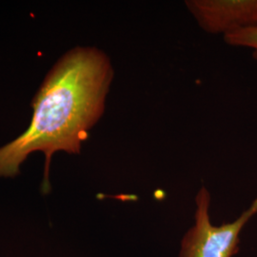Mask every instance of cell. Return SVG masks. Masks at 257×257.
I'll return each instance as SVG.
<instances>
[{
	"mask_svg": "<svg viewBox=\"0 0 257 257\" xmlns=\"http://www.w3.org/2000/svg\"><path fill=\"white\" fill-rule=\"evenodd\" d=\"M113 78L109 56L93 47H76L67 52L48 73L32 106V122L21 136L0 148V176L14 177L34 152L45 157L44 194L53 155L64 151L80 154L83 142L105 110Z\"/></svg>",
	"mask_w": 257,
	"mask_h": 257,
	"instance_id": "6da1fadb",
	"label": "cell"
},
{
	"mask_svg": "<svg viewBox=\"0 0 257 257\" xmlns=\"http://www.w3.org/2000/svg\"><path fill=\"white\" fill-rule=\"evenodd\" d=\"M194 225L184 234L179 257H232L239 251L241 231L257 214V197L235 220L212 225L211 193L202 187L195 197Z\"/></svg>",
	"mask_w": 257,
	"mask_h": 257,
	"instance_id": "7a4b0ae2",
	"label": "cell"
},
{
	"mask_svg": "<svg viewBox=\"0 0 257 257\" xmlns=\"http://www.w3.org/2000/svg\"><path fill=\"white\" fill-rule=\"evenodd\" d=\"M185 4L208 34L226 36L257 26V0H187Z\"/></svg>",
	"mask_w": 257,
	"mask_h": 257,
	"instance_id": "3957f363",
	"label": "cell"
},
{
	"mask_svg": "<svg viewBox=\"0 0 257 257\" xmlns=\"http://www.w3.org/2000/svg\"><path fill=\"white\" fill-rule=\"evenodd\" d=\"M225 42L230 46L246 47L253 50L252 56L257 59V26L241 29L224 36Z\"/></svg>",
	"mask_w": 257,
	"mask_h": 257,
	"instance_id": "277c9868",
	"label": "cell"
}]
</instances>
